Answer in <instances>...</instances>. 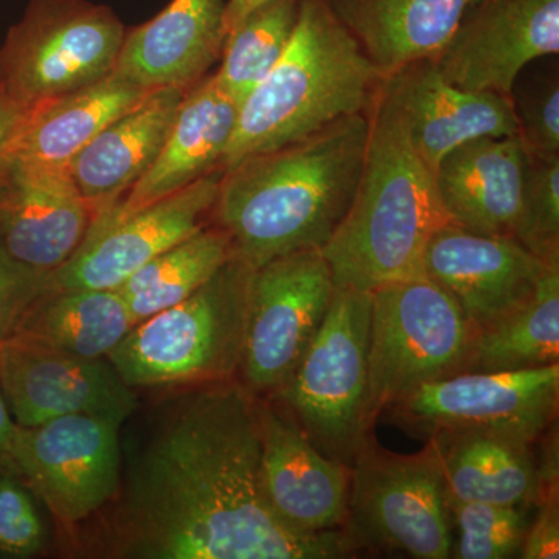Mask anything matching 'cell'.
<instances>
[{
    "instance_id": "24",
    "label": "cell",
    "mask_w": 559,
    "mask_h": 559,
    "mask_svg": "<svg viewBox=\"0 0 559 559\" xmlns=\"http://www.w3.org/2000/svg\"><path fill=\"white\" fill-rule=\"evenodd\" d=\"M448 496L496 506H538L533 443L485 429H439L428 436Z\"/></svg>"
},
{
    "instance_id": "14",
    "label": "cell",
    "mask_w": 559,
    "mask_h": 559,
    "mask_svg": "<svg viewBox=\"0 0 559 559\" xmlns=\"http://www.w3.org/2000/svg\"><path fill=\"white\" fill-rule=\"evenodd\" d=\"M558 51L559 0H471L433 61L462 90L511 98L522 70Z\"/></svg>"
},
{
    "instance_id": "26",
    "label": "cell",
    "mask_w": 559,
    "mask_h": 559,
    "mask_svg": "<svg viewBox=\"0 0 559 559\" xmlns=\"http://www.w3.org/2000/svg\"><path fill=\"white\" fill-rule=\"evenodd\" d=\"M471 0H329L381 75L436 60Z\"/></svg>"
},
{
    "instance_id": "10",
    "label": "cell",
    "mask_w": 559,
    "mask_h": 559,
    "mask_svg": "<svg viewBox=\"0 0 559 559\" xmlns=\"http://www.w3.org/2000/svg\"><path fill=\"white\" fill-rule=\"evenodd\" d=\"M333 275L318 249L299 250L253 267L241 373L252 392H278L289 380L331 300Z\"/></svg>"
},
{
    "instance_id": "8",
    "label": "cell",
    "mask_w": 559,
    "mask_h": 559,
    "mask_svg": "<svg viewBox=\"0 0 559 559\" xmlns=\"http://www.w3.org/2000/svg\"><path fill=\"white\" fill-rule=\"evenodd\" d=\"M127 28L91 0H31L0 46V91L31 108L114 73Z\"/></svg>"
},
{
    "instance_id": "9",
    "label": "cell",
    "mask_w": 559,
    "mask_h": 559,
    "mask_svg": "<svg viewBox=\"0 0 559 559\" xmlns=\"http://www.w3.org/2000/svg\"><path fill=\"white\" fill-rule=\"evenodd\" d=\"M352 462V532L412 558H451L454 528L447 487L428 444L417 454H396L367 433Z\"/></svg>"
},
{
    "instance_id": "36",
    "label": "cell",
    "mask_w": 559,
    "mask_h": 559,
    "mask_svg": "<svg viewBox=\"0 0 559 559\" xmlns=\"http://www.w3.org/2000/svg\"><path fill=\"white\" fill-rule=\"evenodd\" d=\"M538 514L530 521L527 535L520 558L558 559L559 558V503L558 495L539 500Z\"/></svg>"
},
{
    "instance_id": "27",
    "label": "cell",
    "mask_w": 559,
    "mask_h": 559,
    "mask_svg": "<svg viewBox=\"0 0 559 559\" xmlns=\"http://www.w3.org/2000/svg\"><path fill=\"white\" fill-rule=\"evenodd\" d=\"M135 320L117 289L49 288L33 301L13 334L81 358H108Z\"/></svg>"
},
{
    "instance_id": "29",
    "label": "cell",
    "mask_w": 559,
    "mask_h": 559,
    "mask_svg": "<svg viewBox=\"0 0 559 559\" xmlns=\"http://www.w3.org/2000/svg\"><path fill=\"white\" fill-rule=\"evenodd\" d=\"M231 255L229 235L219 226L204 227L143 264L117 290L139 323L186 300Z\"/></svg>"
},
{
    "instance_id": "39",
    "label": "cell",
    "mask_w": 559,
    "mask_h": 559,
    "mask_svg": "<svg viewBox=\"0 0 559 559\" xmlns=\"http://www.w3.org/2000/svg\"><path fill=\"white\" fill-rule=\"evenodd\" d=\"M266 2H270V0H229V2H226V11H224L226 35L242 17L248 16L250 11L259 9L260 5Z\"/></svg>"
},
{
    "instance_id": "33",
    "label": "cell",
    "mask_w": 559,
    "mask_h": 559,
    "mask_svg": "<svg viewBox=\"0 0 559 559\" xmlns=\"http://www.w3.org/2000/svg\"><path fill=\"white\" fill-rule=\"evenodd\" d=\"M516 114L520 138L530 157L551 159L559 157V84L558 79L530 92L511 94Z\"/></svg>"
},
{
    "instance_id": "38",
    "label": "cell",
    "mask_w": 559,
    "mask_h": 559,
    "mask_svg": "<svg viewBox=\"0 0 559 559\" xmlns=\"http://www.w3.org/2000/svg\"><path fill=\"white\" fill-rule=\"evenodd\" d=\"M25 109L21 105L10 100L2 91H0V153L5 148L11 134L16 130L17 124L24 116Z\"/></svg>"
},
{
    "instance_id": "11",
    "label": "cell",
    "mask_w": 559,
    "mask_h": 559,
    "mask_svg": "<svg viewBox=\"0 0 559 559\" xmlns=\"http://www.w3.org/2000/svg\"><path fill=\"white\" fill-rule=\"evenodd\" d=\"M121 423L64 415L14 433L13 477L24 479L66 527L86 521L121 489Z\"/></svg>"
},
{
    "instance_id": "15",
    "label": "cell",
    "mask_w": 559,
    "mask_h": 559,
    "mask_svg": "<svg viewBox=\"0 0 559 559\" xmlns=\"http://www.w3.org/2000/svg\"><path fill=\"white\" fill-rule=\"evenodd\" d=\"M223 170L139 210L103 229L87 231L75 255L51 272V288L117 289L143 264L205 227L218 200Z\"/></svg>"
},
{
    "instance_id": "23",
    "label": "cell",
    "mask_w": 559,
    "mask_h": 559,
    "mask_svg": "<svg viewBox=\"0 0 559 559\" xmlns=\"http://www.w3.org/2000/svg\"><path fill=\"white\" fill-rule=\"evenodd\" d=\"M187 92L180 87L151 91L70 160V176L92 210V221L112 209L148 171Z\"/></svg>"
},
{
    "instance_id": "35",
    "label": "cell",
    "mask_w": 559,
    "mask_h": 559,
    "mask_svg": "<svg viewBox=\"0 0 559 559\" xmlns=\"http://www.w3.org/2000/svg\"><path fill=\"white\" fill-rule=\"evenodd\" d=\"M49 277L22 266L0 248V342L14 333L33 301L49 288Z\"/></svg>"
},
{
    "instance_id": "2",
    "label": "cell",
    "mask_w": 559,
    "mask_h": 559,
    "mask_svg": "<svg viewBox=\"0 0 559 559\" xmlns=\"http://www.w3.org/2000/svg\"><path fill=\"white\" fill-rule=\"evenodd\" d=\"M367 138L369 116L356 114L224 173L213 215L235 255L259 267L325 248L355 198Z\"/></svg>"
},
{
    "instance_id": "19",
    "label": "cell",
    "mask_w": 559,
    "mask_h": 559,
    "mask_svg": "<svg viewBox=\"0 0 559 559\" xmlns=\"http://www.w3.org/2000/svg\"><path fill=\"white\" fill-rule=\"evenodd\" d=\"M381 91L399 112L412 148L432 173L450 151L469 140L520 134L511 98L462 90L441 75L433 60L389 73Z\"/></svg>"
},
{
    "instance_id": "1",
    "label": "cell",
    "mask_w": 559,
    "mask_h": 559,
    "mask_svg": "<svg viewBox=\"0 0 559 559\" xmlns=\"http://www.w3.org/2000/svg\"><path fill=\"white\" fill-rule=\"evenodd\" d=\"M261 407L238 384L187 400L134 466L119 551L146 559H326L347 533L300 535L277 520L260 485Z\"/></svg>"
},
{
    "instance_id": "17",
    "label": "cell",
    "mask_w": 559,
    "mask_h": 559,
    "mask_svg": "<svg viewBox=\"0 0 559 559\" xmlns=\"http://www.w3.org/2000/svg\"><path fill=\"white\" fill-rule=\"evenodd\" d=\"M549 266L513 238L485 237L454 223L430 237L423 255V272L450 294L476 331L528 301Z\"/></svg>"
},
{
    "instance_id": "22",
    "label": "cell",
    "mask_w": 559,
    "mask_h": 559,
    "mask_svg": "<svg viewBox=\"0 0 559 559\" xmlns=\"http://www.w3.org/2000/svg\"><path fill=\"white\" fill-rule=\"evenodd\" d=\"M226 0H171L127 31L114 73L146 91L190 90L223 53Z\"/></svg>"
},
{
    "instance_id": "32",
    "label": "cell",
    "mask_w": 559,
    "mask_h": 559,
    "mask_svg": "<svg viewBox=\"0 0 559 559\" xmlns=\"http://www.w3.org/2000/svg\"><path fill=\"white\" fill-rule=\"evenodd\" d=\"M514 240L547 264H559V157H530Z\"/></svg>"
},
{
    "instance_id": "3",
    "label": "cell",
    "mask_w": 559,
    "mask_h": 559,
    "mask_svg": "<svg viewBox=\"0 0 559 559\" xmlns=\"http://www.w3.org/2000/svg\"><path fill=\"white\" fill-rule=\"evenodd\" d=\"M367 116L369 138L358 189L320 252L336 288L373 293L396 280L425 274L426 246L451 219L437 194L433 173L412 148L381 84Z\"/></svg>"
},
{
    "instance_id": "18",
    "label": "cell",
    "mask_w": 559,
    "mask_h": 559,
    "mask_svg": "<svg viewBox=\"0 0 559 559\" xmlns=\"http://www.w3.org/2000/svg\"><path fill=\"white\" fill-rule=\"evenodd\" d=\"M352 469L326 457L293 415L261 407L260 485L272 513L300 535L347 525Z\"/></svg>"
},
{
    "instance_id": "12",
    "label": "cell",
    "mask_w": 559,
    "mask_h": 559,
    "mask_svg": "<svg viewBox=\"0 0 559 559\" xmlns=\"http://www.w3.org/2000/svg\"><path fill=\"white\" fill-rule=\"evenodd\" d=\"M559 364L538 369L459 373L429 382L390 406L401 425L429 436L439 429H485L535 443L554 426Z\"/></svg>"
},
{
    "instance_id": "31",
    "label": "cell",
    "mask_w": 559,
    "mask_h": 559,
    "mask_svg": "<svg viewBox=\"0 0 559 559\" xmlns=\"http://www.w3.org/2000/svg\"><path fill=\"white\" fill-rule=\"evenodd\" d=\"M452 528L457 540L452 546L455 559L520 558L530 525L525 507L466 502L448 496Z\"/></svg>"
},
{
    "instance_id": "4",
    "label": "cell",
    "mask_w": 559,
    "mask_h": 559,
    "mask_svg": "<svg viewBox=\"0 0 559 559\" xmlns=\"http://www.w3.org/2000/svg\"><path fill=\"white\" fill-rule=\"evenodd\" d=\"M382 79L329 0H300L288 49L238 110L223 171L366 114Z\"/></svg>"
},
{
    "instance_id": "30",
    "label": "cell",
    "mask_w": 559,
    "mask_h": 559,
    "mask_svg": "<svg viewBox=\"0 0 559 559\" xmlns=\"http://www.w3.org/2000/svg\"><path fill=\"white\" fill-rule=\"evenodd\" d=\"M300 0H270L227 32L215 73L221 90L238 106L270 75L288 49Z\"/></svg>"
},
{
    "instance_id": "16",
    "label": "cell",
    "mask_w": 559,
    "mask_h": 559,
    "mask_svg": "<svg viewBox=\"0 0 559 559\" xmlns=\"http://www.w3.org/2000/svg\"><path fill=\"white\" fill-rule=\"evenodd\" d=\"M92 218L68 167L0 156V248L22 266L47 275L60 270Z\"/></svg>"
},
{
    "instance_id": "7",
    "label": "cell",
    "mask_w": 559,
    "mask_h": 559,
    "mask_svg": "<svg viewBox=\"0 0 559 559\" xmlns=\"http://www.w3.org/2000/svg\"><path fill=\"white\" fill-rule=\"evenodd\" d=\"M371 293L334 290L325 319L278 390L289 414L320 450L353 460L369 433Z\"/></svg>"
},
{
    "instance_id": "37",
    "label": "cell",
    "mask_w": 559,
    "mask_h": 559,
    "mask_svg": "<svg viewBox=\"0 0 559 559\" xmlns=\"http://www.w3.org/2000/svg\"><path fill=\"white\" fill-rule=\"evenodd\" d=\"M17 425L11 417L9 406L3 399L0 389V471L3 476L13 477V465H11V448H13L14 433Z\"/></svg>"
},
{
    "instance_id": "28",
    "label": "cell",
    "mask_w": 559,
    "mask_h": 559,
    "mask_svg": "<svg viewBox=\"0 0 559 559\" xmlns=\"http://www.w3.org/2000/svg\"><path fill=\"white\" fill-rule=\"evenodd\" d=\"M559 359V264L547 267L535 294L509 316L476 331L463 373L538 369Z\"/></svg>"
},
{
    "instance_id": "6",
    "label": "cell",
    "mask_w": 559,
    "mask_h": 559,
    "mask_svg": "<svg viewBox=\"0 0 559 559\" xmlns=\"http://www.w3.org/2000/svg\"><path fill=\"white\" fill-rule=\"evenodd\" d=\"M476 330L426 274L371 293L369 418L414 390L465 371Z\"/></svg>"
},
{
    "instance_id": "5",
    "label": "cell",
    "mask_w": 559,
    "mask_h": 559,
    "mask_svg": "<svg viewBox=\"0 0 559 559\" xmlns=\"http://www.w3.org/2000/svg\"><path fill=\"white\" fill-rule=\"evenodd\" d=\"M253 267L231 255L200 289L135 323L108 359L134 388L213 384L240 370Z\"/></svg>"
},
{
    "instance_id": "25",
    "label": "cell",
    "mask_w": 559,
    "mask_h": 559,
    "mask_svg": "<svg viewBox=\"0 0 559 559\" xmlns=\"http://www.w3.org/2000/svg\"><path fill=\"white\" fill-rule=\"evenodd\" d=\"M150 92L110 73L83 90L33 105L25 109L0 156L49 167H69L70 160L98 132Z\"/></svg>"
},
{
    "instance_id": "13",
    "label": "cell",
    "mask_w": 559,
    "mask_h": 559,
    "mask_svg": "<svg viewBox=\"0 0 559 559\" xmlns=\"http://www.w3.org/2000/svg\"><path fill=\"white\" fill-rule=\"evenodd\" d=\"M0 389L20 428L72 414L123 423L138 407L108 359L81 358L22 334L0 342Z\"/></svg>"
},
{
    "instance_id": "21",
    "label": "cell",
    "mask_w": 559,
    "mask_h": 559,
    "mask_svg": "<svg viewBox=\"0 0 559 559\" xmlns=\"http://www.w3.org/2000/svg\"><path fill=\"white\" fill-rule=\"evenodd\" d=\"M528 167L520 134L479 138L450 151L433 179L451 223L473 234L514 240Z\"/></svg>"
},
{
    "instance_id": "34",
    "label": "cell",
    "mask_w": 559,
    "mask_h": 559,
    "mask_svg": "<svg viewBox=\"0 0 559 559\" xmlns=\"http://www.w3.org/2000/svg\"><path fill=\"white\" fill-rule=\"evenodd\" d=\"M44 544V525L24 488L3 476L0 479V554L27 558Z\"/></svg>"
},
{
    "instance_id": "20",
    "label": "cell",
    "mask_w": 559,
    "mask_h": 559,
    "mask_svg": "<svg viewBox=\"0 0 559 559\" xmlns=\"http://www.w3.org/2000/svg\"><path fill=\"white\" fill-rule=\"evenodd\" d=\"M238 110L240 106L221 90L213 75L190 87L159 156L112 209L92 221L87 231L110 226L210 173L223 170Z\"/></svg>"
}]
</instances>
